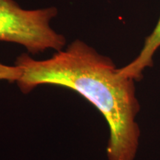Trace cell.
I'll list each match as a JSON object with an SVG mask.
<instances>
[{
    "instance_id": "6da1fadb",
    "label": "cell",
    "mask_w": 160,
    "mask_h": 160,
    "mask_svg": "<svg viewBox=\"0 0 160 160\" xmlns=\"http://www.w3.org/2000/svg\"><path fill=\"white\" fill-rule=\"evenodd\" d=\"M15 65L22 70L17 83L24 93L37 86L51 85L82 96L97 108L109 126L108 159H134L140 136L136 121L140 105L134 80L122 74L110 58L77 39L65 51L45 60L22 53Z\"/></svg>"
},
{
    "instance_id": "3957f363",
    "label": "cell",
    "mask_w": 160,
    "mask_h": 160,
    "mask_svg": "<svg viewBox=\"0 0 160 160\" xmlns=\"http://www.w3.org/2000/svg\"><path fill=\"white\" fill-rule=\"evenodd\" d=\"M160 47V17L154 30L145 39V45L139 56L125 67L119 68L122 74L133 80L142 78V71L147 67L153 65V57Z\"/></svg>"
},
{
    "instance_id": "277c9868",
    "label": "cell",
    "mask_w": 160,
    "mask_h": 160,
    "mask_svg": "<svg viewBox=\"0 0 160 160\" xmlns=\"http://www.w3.org/2000/svg\"><path fill=\"white\" fill-rule=\"evenodd\" d=\"M22 75V70L17 65L10 66L0 62V80L17 82Z\"/></svg>"
},
{
    "instance_id": "7a4b0ae2",
    "label": "cell",
    "mask_w": 160,
    "mask_h": 160,
    "mask_svg": "<svg viewBox=\"0 0 160 160\" xmlns=\"http://www.w3.org/2000/svg\"><path fill=\"white\" fill-rule=\"evenodd\" d=\"M57 13L55 7L25 10L13 0H0V42L19 44L33 54L62 51L65 38L50 26Z\"/></svg>"
}]
</instances>
